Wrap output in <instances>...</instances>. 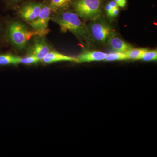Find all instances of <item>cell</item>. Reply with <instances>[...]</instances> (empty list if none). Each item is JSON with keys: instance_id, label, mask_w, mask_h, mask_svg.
<instances>
[{"instance_id": "obj_16", "label": "cell", "mask_w": 157, "mask_h": 157, "mask_svg": "<svg viewBox=\"0 0 157 157\" xmlns=\"http://www.w3.org/2000/svg\"><path fill=\"white\" fill-rule=\"evenodd\" d=\"M40 62L37 57L32 55H28L24 57H20L19 64L25 65L35 64Z\"/></svg>"}, {"instance_id": "obj_11", "label": "cell", "mask_w": 157, "mask_h": 157, "mask_svg": "<svg viewBox=\"0 0 157 157\" xmlns=\"http://www.w3.org/2000/svg\"><path fill=\"white\" fill-rule=\"evenodd\" d=\"M73 2V0H50L49 6L52 13H56L67 10Z\"/></svg>"}, {"instance_id": "obj_3", "label": "cell", "mask_w": 157, "mask_h": 157, "mask_svg": "<svg viewBox=\"0 0 157 157\" xmlns=\"http://www.w3.org/2000/svg\"><path fill=\"white\" fill-rule=\"evenodd\" d=\"M73 5L76 14L85 20L96 19L101 13L100 0H76Z\"/></svg>"}, {"instance_id": "obj_14", "label": "cell", "mask_w": 157, "mask_h": 157, "mask_svg": "<svg viewBox=\"0 0 157 157\" xmlns=\"http://www.w3.org/2000/svg\"><path fill=\"white\" fill-rule=\"evenodd\" d=\"M147 49L146 48H132L126 52L128 59L132 60H140L142 54Z\"/></svg>"}, {"instance_id": "obj_19", "label": "cell", "mask_w": 157, "mask_h": 157, "mask_svg": "<svg viewBox=\"0 0 157 157\" xmlns=\"http://www.w3.org/2000/svg\"><path fill=\"white\" fill-rule=\"evenodd\" d=\"M105 10H106V12H107V15L110 17V14H111V12H112L113 9L109 6V4H107L105 6Z\"/></svg>"}, {"instance_id": "obj_6", "label": "cell", "mask_w": 157, "mask_h": 157, "mask_svg": "<svg viewBox=\"0 0 157 157\" xmlns=\"http://www.w3.org/2000/svg\"><path fill=\"white\" fill-rule=\"evenodd\" d=\"M43 3L32 2L27 3L20 9L18 14L20 17L28 22L36 19L39 16Z\"/></svg>"}, {"instance_id": "obj_7", "label": "cell", "mask_w": 157, "mask_h": 157, "mask_svg": "<svg viewBox=\"0 0 157 157\" xmlns=\"http://www.w3.org/2000/svg\"><path fill=\"white\" fill-rule=\"evenodd\" d=\"M51 50L49 44L44 37H38L34 40L33 43L29 50L28 54L37 57L41 60Z\"/></svg>"}, {"instance_id": "obj_17", "label": "cell", "mask_w": 157, "mask_h": 157, "mask_svg": "<svg viewBox=\"0 0 157 157\" xmlns=\"http://www.w3.org/2000/svg\"><path fill=\"white\" fill-rule=\"evenodd\" d=\"M116 2L119 7L123 8L125 7L126 5V0H114Z\"/></svg>"}, {"instance_id": "obj_13", "label": "cell", "mask_w": 157, "mask_h": 157, "mask_svg": "<svg viewBox=\"0 0 157 157\" xmlns=\"http://www.w3.org/2000/svg\"><path fill=\"white\" fill-rule=\"evenodd\" d=\"M128 59L126 52H119L115 51L107 54L104 61L107 62L115 61H123Z\"/></svg>"}, {"instance_id": "obj_21", "label": "cell", "mask_w": 157, "mask_h": 157, "mask_svg": "<svg viewBox=\"0 0 157 157\" xmlns=\"http://www.w3.org/2000/svg\"><path fill=\"white\" fill-rule=\"evenodd\" d=\"M9 1H10L11 3H17L19 2H21V1H22V0H9Z\"/></svg>"}, {"instance_id": "obj_12", "label": "cell", "mask_w": 157, "mask_h": 157, "mask_svg": "<svg viewBox=\"0 0 157 157\" xmlns=\"http://www.w3.org/2000/svg\"><path fill=\"white\" fill-rule=\"evenodd\" d=\"M20 57L10 54L0 55V65H17L19 64Z\"/></svg>"}, {"instance_id": "obj_8", "label": "cell", "mask_w": 157, "mask_h": 157, "mask_svg": "<svg viewBox=\"0 0 157 157\" xmlns=\"http://www.w3.org/2000/svg\"><path fill=\"white\" fill-rule=\"evenodd\" d=\"M63 61L77 63L78 61L77 58L68 56L55 51L52 50H51L41 61L42 63L46 64H49L56 62Z\"/></svg>"}, {"instance_id": "obj_10", "label": "cell", "mask_w": 157, "mask_h": 157, "mask_svg": "<svg viewBox=\"0 0 157 157\" xmlns=\"http://www.w3.org/2000/svg\"><path fill=\"white\" fill-rule=\"evenodd\" d=\"M107 43L109 47L114 51L127 52L133 48L128 43L114 35L108 39Z\"/></svg>"}, {"instance_id": "obj_9", "label": "cell", "mask_w": 157, "mask_h": 157, "mask_svg": "<svg viewBox=\"0 0 157 157\" xmlns=\"http://www.w3.org/2000/svg\"><path fill=\"white\" fill-rule=\"evenodd\" d=\"M107 53L98 51L84 52L80 54L77 59V63H89L91 62L104 61L107 56Z\"/></svg>"}, {"instance_id": "obj_20", "label": "cell", "mask_w": 157, "mask_h": 157, "mask_svg": "<svg viewBox=\"0 0 157 157\" xmlns=\"http://www.w3.org/2000/svg\"><path fill=\"white\" fill-rule=\"evenodd\" d=\"M108 4H109V6H110V7H111V8H112V9H115V8L119 7L117 4L116 2L114 0L110 1Z\"/></svg>"}, {"instance_id": "obj_2", "label": "cell", "mask_w": 157, "mask_h": 157, "mask_svg": "<svg viewBox=\"0 0 157 157\" xmlns=\"http://www.w3.org/2000/svg\"><path fill=\"white\" fill-rule=\"evenodd\" d=\"M7 36L11 44L19 50H22L33 36H37L36 31L29 30L19 21H11L8 25Z\"/></svg>"}, {"instance_id": "obj_15", "label": "cell", "mask_w": 157, "mask_h": 157, "mask_svg": "<svg viewBox=\"0 0 157 157\" xmlns=\"http://www.w3.org/2000/svg\"><path fill=\"white\" fill-rule=\"evenodd\" d=\"M140 59L143 60L144 61H157V50H148L147 49L141 56Z\"/></svg>"}, {"instance_id": "obj_5", "label": "cell", "mask_w": 157, "mask_h": 157, "mask_svg": "<svg viewBox=\"0 0 157 157\" xmlns=\"http://www.w3.org/2000/svg\"><path fill=\"white\" fill-rule=\"evenodd\" d=\"M51 13L49 5L43 4L39 16L33 21L29 22L34 30L36 32L38 36L45 37L49 33L48 25Z\"/></svg>"}, {"instance_id": "obj_18", "label": "cell", "mask_w": 157, "mask_h": 157, "mask_svg": "<svg viewBox=\"0 0 157 157\" xmlns=\"http://www.w3.org/2000/svg\"><path fill=\"white\" fill-rule=\"evenodd\" d=\"M119 7L113 9L112 12H111V14H110V17H114L117 16L119 14Z\"/></svg>"}, {"instance_id": "obj_4", "label": "cell", "mask_w": 157, "mask_h": 157, "mask_svg": "<svg viewBox=\"0 0 157 157\" xmlns=\"http://www.w3.org/2000/svg\"><path fill=\"white\" fill-rule=\"evenodd\" d=\"M93 20L88 26L92 39L102 44L107 42L114 35L112 28L107 21L99 17Z\"/></svg>"}, {"instance_id": "obj_1", "label": "cell", "mask_w": 157, "mask_h": 157, "mask_svg": "<svg viewBox=\"0 0 157 157\" xmlns=\"http://www.w3.org/2000/svg\"><path fill=\"white\" fill-rule=\"evenodd\" d=\"M50 20L57 24L63 32L69 31L72 33L82 43L90 44L92 39L87 26L75 12L67 9L54 13Z\"/></svg>"}]
</instances>
